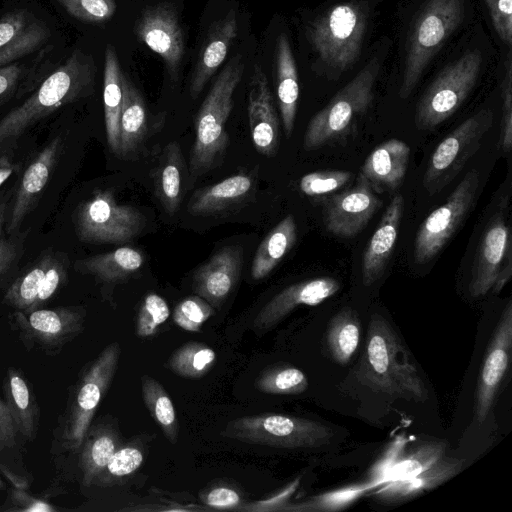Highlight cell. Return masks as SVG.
<instances>
[{
	"instance_id": "ba28073f",
	"label": "cell",
	"mask_w": 512,
	"mask_h": 512,
	"mask_svg": "<svg viewBox=\"0 0 512 512\" xmlns=\"http://www.w3.org/2000/svg\"><path fill=\"white\" fill-rule=\"evenodd\" d=\"M482 56L468 51L444 68L419 101L415 125L432 130L450 118L472 91L480 73Z\"/></svg>"
},
{
	"instance_id": "4316f807",
	"label": "cell",
	"mask_w": 512,
	"mask_h": 512,
	"mask_svg": "<svg viewBox=\"0 0 512 512\" xmlns=\"http://www.w3.org/2000/svg\"><path fill=\"white\" fill-rule=\"evenodd\" d=\"M277 98L284 132L289 138L294 130L299 84L295 60L288 38L280 34L276 44Z\"/></svg>"
},
{
	"instance_id": "7c38bea8",
	"label": "cell",
	"mask_w": 512,
	"mask_h": 512,
	"mask_svg": "<svg viewBox=\"0 0 512 512\" xmlns=\"http://www.w3.org/2000/svg\"><path fill=\"white\" fill-rule=\"evenodd\" d=\"M120 345H107L83 374L71 402L63 439L72 451H77L90 427L92 418L117 370Z\"/></svg>"
},
{
	"instance_id": "ac0fdd59",
	"label": "cell",
	"mask_w": 512,
	"mask_h": 512,
	"mask_svg": "<svg viewBox=\"0 0 512 512\" xmlns=\"http://www.w3.org/2000/svg\"><path fill=\"white\" fill-rule=\"evenodd\" d=\"M248 88L247 112L254 147L259 154L273 157L279 146V118L267 78L258 64Z\"/></svg>"
},
{
	"instance_id": "2e32d148",
	"label": "cell",
	"mask_w": 512,
	"mask_h": 512,
	"mask_svg": "<svg viewBox=\"0 0 512 512\" xmlns=\"http://www.w3.org/2000/svg\"><path fill=\"white\" fill-rule=\"evenodd\" d=\"M512 349V301L506 303L495 327L479 374L475 416L482 423L488 416L508 369Z\"/></svg>"
},
{
	"instance_id": "b9f144b4",
	"label": "cell",
	"mask_w": 512,
	"mask_h": 512,
	"mask_svg": "<svg viewBox=\"0 0 512 512\" xmlns=\"http://www.w3.org/2000/svg\"><path fill=\"white\" fill-rule=\"evenodd\" d=\"M7 406L18 432L32 438L34 433V408L26 381L15 370L9 371L7 383Z\"/></svg>"
},
{
	"instance_id": "d590c367",
	"label": "cell",
	"mask_w": 512,
	"mask_h": 512,
	"mask_svg": "<svg viewBox=\"0 0 512 512\" xmlns=\"http://www.w3.org/2000/svg\"><path fill=\"white\" fill-rule=\"evenodd\" d=\"M332 359L347 364L356 352L360 341V321L354 310L343 308L331 319L326 335Z\"/></svg>"
},
{
	"instance_id": "60d3db41",
	"label": "cell",
	"mask_w": 512,
	"mask_h": 512,
	"mask_svg": "<svg viewBox=\"0 0 512 512\" xmlns=\"http://www.w3.org/2000/svg\"><path fill=\"white\" fill-rule=\"evenodd\" d=\"M446 450L447 443L443 441L424 443L408 455L400 456L390 468L386 481L409 479L428 470L445 456Z\"/></svg>"
},
{
	"instance_id": "5bb4252c",
	"label": "cell",
	"mask_w": 512,
	"mask_h": 512,
	"mask_svg": "<svg viewBox=\"0 0 512 512\" xmlns=\"http://www.w3.org/2000/svg\"><path fill=\"white\" fill-rule=\"evenodd\" d=\"M135 32L148 48L164 61L173 80H177L184 55V37L176 10L161 2L146 7L135 25Z\"/></svg>"
},
{
	"instance_id": "6f0895ef",
	"label": "cell",
	"mask_w": 512,
	"mask_h": 512,
	"mask_svg": "<svg viewBox=\"0 0 512 512\" xmlns=\"http://www.w3.org/2000/svg\"><path fill=\"white\" fill-rule=\"evenodd\" d=\"M20 241L0 238V279L10 270L21 252Z\"/></svg>"
},
{
	"instance_id": "d4e9b609",
	"label": "cell",
	"mask_w": 512,
	"mask_h": 512,
	"mask_svg": "<svg viewBox=\"0 0 512 512\" xmlns=\"http://www.w3.org/2000/svg\"><path fill=\"white\" fill-rule=\"evenodd\" d=\"M238 34L235 10H230L223 18L211 26L203 44L190 84L192 98H197L210 78L225 60L230 46Z\"/></svg>"
},
{
	"instance_id": "c3c4849f",
	"label": "cell",
	"mask_w": 512,
	"mask_h": 512,
	"mask_svg": "<svg viewBox=\"0 0 512 512\" xmlns=\"http://www.w3.org/2000/svg\"><path fill=\"white\" fill-rule=\"evenodd\" d=\"M67 14L83 22L101 23L116 12L115 0H55Z\"/></svg>"
},
{
	"instance_id": "4dcf8cb0",
	"label": "cell",
	"mask_w": 512,
	"mask_h": 512,
	"mask_svg": "<svg viewBox=\"0 0 512 512\" xmlns=\"http://www.w3.org/2000/svg\"><path fill=\"white\" fill-rule=\"evenodd\" d=\"M297 239V226L293 215L283 218L258 246L251 266V276L260 280L268 276Z\"/></svg>"
},
{
	"instance_id": "e0dca14e",
	"label": "cell",
	"mask_w": 512,
	"mask_h": 512,
	"mask_svg": "<svg viewBox=\"0 0 512 512\" xmlns=\"http://www.w3.org/2000/svg\"><path fill=\"white\" fill-rule=\"evenodd\" d=\"M49 25L27 8L0 15V67L39 52L51 39Z\"/></svg>"
},
{
	"instance_id": "ab89813d",
	"label": "cell",
	"mask_w": 512,
	"mask_h": 512,
	"mask_svg": "<svg viewBox=\"0 0 512 512\" xmlns=\"http://www.w3.org/2000/svg\"><path fill=\"white\" fill-rule=\"evenodd\" d=\"M381 483L371 481L368 483L351 485L338 490L320 494L309 500L297 504H286L281 512H325L337 511L346 508L356 501L368 490L379 487Z\"/></svg>"
},
{
	"instance_id": "91938a15",
	"label": "cell",
	"mask_w": 512,
	"mask_h": 512,
	"mask_svg": "<svg viewBox=\"0 0 512 512\" xmlns=\"http://www.w3.org/2000/svg\"><path fill=\"white\" fill-rule=\"evenodd\" d=\"M6 209H7L6 198L1 197L0 198V238L2 237V230H3V225L5 222V216H6Z\"/></svg>"
},
{
	"instance_id": "9a60e30c",
	"label": "cell",
	"mask_w": 512,
	"mask_h": 512,
	"mask_svg": "<svg viewBox=\"0 0 512 512\" xmlns=\"http://www.w3.org/2000/svg\"><path fill=\"white\" fill-rule=\"evenodd\" d=\"M382 202L359 173L351 188L333 194L325 202L323 221L331 234L352 238L359 234L378 211Z\"/></svg>"
},
{
	"instance_id": "6da1fadb",
	"label": "cell",
	"mask_w": 512,
	"mask_h": 512,
	"mask_svg": "<svg viewBox=\"0 0 512 512\" xmlns=\"http://www.w3.org/2000/svg\"><path fill=\"white\" fill-rule=\"evenodd\" d=\"M96 66L92 56L75 50L33 93L0 120V156L36 122L60 107L93 93Z\"/></svg>"
},
{
	"instance_id": "bcb514c9",
	"label": "cell",
	"mask_w": 512,
	"mask_h": 512,
	"mask_svg": "<svg viewBox=\"0 0 512 512\" xmlns=\"http://www.w3.org/2000/svg\"><path fill=\"white\" fill-rule=\"evenodd\" d=\"M170 316L167 302L155 293L147 294L136 319V334L146 338L154 335Z\"/></svg>"
},
{
	"instance_id": "d6a6232c",
	"label": "cell",
	"mask_w": 512,
	"mask_h": 512,
	"mask_svg": "<svg viewBox=\"0 0 512 512\" xmlns=\"http://www.w3.org/2000/svg\"><path fill=\"white\" fill-rule=\"evenodd\" d=\"M120 446L118 434L113 429L108 427L88 429L80 447V468L84 485L89 486L94 483Z\"/></svg>"
},
{
	"instance_id": "f546056e",
	"label": "cell",
	"mask_w": 512,
	"mask_h": 512,
	"mask_svg": "<svg viewBox=\"0 0 512 512\" xmlns=\"http://www.w3.org/2000/svg\"><path fill=\"white\" fill-rule=\"evenodd\" d=\"M123 73L112 45L105 50L103 103L107 143L119 155V120L123 104Z\"/></svg>"
},
{
	"instance_id": "52a82bcc",
	"label": "cell",
	"mask_w": 512,
	"mask_h": 512,
	"mask_svg": "<svg viewBox=\"0 0 512 512\" xmlns=\"http://www.w3.org/2000/svg\"><path fill=\"white\" fill-rule=\"evenodd\" d=\"M462 20V0H428L412 29L407 48L401 98L410 96L426 66Z\"/></svg>"
},
{
	"instance_id": "680465c9",
	"label": "cell",
	"mask_w": 512,
	"mask_h": 512,
	"mask_svg": "<svg viewBox=\"0 0 512 512\" xmlns=\"http://www.w3.org/2000/svg\"><path fill=\"white\" fill-rule=\"evenodd\" d=\"M15 165L6 155L0 156V186L13 174Z\"/></svg>"
},
{
	"instance_id": "1f68e13d",
	"label": "cell",
	"mask_w": 512,
	"mask_h": 512,
	"mask_svg": "<svg viewBox=\"0 0 512 512\" xmlns=\"http://www.w3.org/2000/svg\"><path fill=\"white\" fill-rule=\"evenodd\" d=\"M144 262L140 251L131 247H120L78 261L77 268L95 275L105 282H117L130 277Z\"/></svg>"
},
{
	"instance_id": "836d02e7",
	"label": "cell",
	"mask_w": 512,
	"mask_h": 512,
	"mask_svg": "<svg viewBox=\"0 0 512 512\" xmlns=\"http://www.w3.org/2000/svg\"><path fill=\"white\" fill-rule=\"evenodd\" d=\"M48 53L40 52L30 60H18L0 67V107L13 96L34 91L45 76Z\"/></svg>"
},
{
	"instance_id": "9f6ffc18",
	"label": "cell",
	"mask_w": 512,
	"mask_h": 512,
	"mask_svg": "<svg viewBox=\"0 0 512 512\" xmlns=\"http://www.w3.org/2000/svg\"><path fill=\"white\" fill-rule=\"evenodd\" d=\"M17 432L8 406L0 399V451L15 445Z\"/></svg>"
},
{
	"instance_id": "7a4b0ae2",
	"label": "cell",
	"mask_w": 512,
	"mask_h": 512,
	"mask_svg": "<svg viewBox=\"0 0 512 512\" xmlns=\"http://www.w3.org/2000/svg\"><path fill=\"white\" fill-rule=\"evenodd\" d=\"M355 377L371 390L422 403L428 390L396 332L385 318L372 314L364 353Z\"/></svg>"
},
{
	"instance_id": "8fae6325",
	"label": "cell",
	"mask_w": 512,
	"mask_h": 512,
	"mask_svg": "<svg viewBox=\"0 0 512 512\" xmlns=\"http://www.w3.org/2000/svg\"><path fill=\"white\" fill-rule=\"evenodd\" d=\"M479 183L478 170L468 171L446 201L422 222L414 241L415 263L431 261L456 233L475 202Z\"/></svg>"
},
{
	"instance_id": "f1b7e54d",
	"label": "cell",
	"mask_w": 512,
	"mask_h": 512,
	"mask_svg": "<svg viewBox=\"0 0 512 512\" xmlns=\"http://www.w3.org/2000/svg\"><path fill=\"white\" fill-rule=\"evenodd\" d=\"M252 189L253 180L250 176H230L195 193L189 205V212L196 216L215 214L243 200Z\"/></svg>"
},
{
	"instance_id": "7bdbcfd3",
	"label": "cell",
	"mask_w": 512,
	"mask_h": 512,
	"mask_svg": "<svg viewBox=\"0 0 512 512\" xmlns=\"http://www.w3.org/2000/svg\"><path fill=\"white\" fill-rule=\"evenodd\" d=\"M258 390L274 395H296L308 387L306 375L298 368L281 365L264 371L256 380Z\"/></svg>"
},
{
	"instance_id": "db71d44e",
	"label": "cell",
	"mask_w": 512,
	"mask_h": 512,
	"mask_svg": "<svg viewBox=\"0 0 512 512\" xmlns=\"http://www.w3.org/2000/svg\"><path fill=\"white\" fill-rule=\"evenodd\" d=\"M205 505L221 510H237L242 504L240 494L226 486L212 488L204 497H202Z\"/></svg>"
},
{
	"instance_id": "d6986e66",
	"label": "cell",
	"mask_w": 512,
	"mask_h": 512,
	"mask_svg": "<svg viewBox=\"0 0 512 512\" xmlns=\"http://www.w3.org/2000/svg\"><path fill=\"white\" fill-rule=\"evenodd\" d=\"M340 282L332 277H318L292 284L271 298L253 321L256 331H265L279 323L300 305L316 306L332 297Z\"/></svg>"
},
{
	"instance_id": "603a6c76",
	"label": "cell",
	"mask_w": 512,
	"mask_h": 512,
	"mask_svg": "<svg viewBox=\"0 0 512 512\" xmlns=\"http://www.w3.org/2000/svg\"><path fill=\"white\" fill-rule=\"evenodd\" d=\"M404 211V199L395 195L385 209L362 259V282L371 286L385 271L393 253Z\"/></svg>"
},
{
	"instance_id": "f35d334b",
	"label": "cell",
	"mask_w": 512,
	"mask_h": 512,
	"mask_svg": "<svg viewBox=\"0 0 512 512\" xmlns=\"http://www.w3.org/2000/svg\"><path fill=\"white\" fill-rule=\"evenodd\" d=\"M52 256V252L43 253L24 274L11 284L4 295V302L18 311L28 313L36 300Z\"/></svg>"
},
{
	"instance_id": "e575fe53",
	"label": "cell",
	"mask_w": 512,
	"mask_h": 512,
	"mask_svg": "<svg viewBox=\"0 0 512 512\" xmlns=\"http://www.w3.org/2000/svg\"><path fill=\"white\" fill-rule=\"evenodd\" d=\"M183 156L179 144L169 142L163 149L155 176V190L164 210L173 215L181 202Z\"/></svg>"
},
{
	"instance_id": "8992f818",
	"label": "cell",
	"mask_w": 512,
	"mask_h": 512,
	"mask_svg": "<svg viewBox=\"0 0 512 512\" xmlns=\"http://www.w3.org/2000/svg\"><path fill=\"white\" fill-rule=\"evenodd\" d=\"M221 435L250 444L294 449L323 446L334 436V431L318 421L263 413L229 421Z\"/></svg>"
},
{
	"instance_id": "cb8c5ba5",
	"label": "cell",
	"mask_w": 512,
	"mask_h": 512,
	"mask_svg": "<svg viewBox=\"0 0 512 512\" xmlns=\"http://www.w3.org/2000/svg\"><path fill=\"white\" fill-rule=\"evenodd\" d=\"M410 159V147L392 138L377 147L366 157L360 174L376 192H392L401 186Z\"/></svg>"
},
{
	"instance_id": "ee69618b",
	"label": "cell",
	"mask_w": 512,
	"mask_h": 512,
	"mask_svg": "<svg viewBox=\"0 0 512 512\" xmlns=\"http://www.w3.org/2000/svg\"><path fill=\"white\" fill-rule=\"evenodd\" d=\"M144 452L137 444L121 445L94 483L112 484L134 474L143 464Z\"/></svg>"
},
{
	"instance_id": "30bf717a",
	"label": "cell",
	"mask_w": 512,
	"mask_h": 512,
	"mask_svg": "<svg viewBox=\"0 0 512 512\" xmlns=\"http://www.w3.org/2000/svg\"><path fill=\"white\" fill-rule=\"evenodd\" d=\"M492 124L491 110L481 109L463 121L437 145L423 177V186L428 194L440 192L456 178L479 150Z\"/></svg>"
},
{
	"instance_id": "7402d4cb",
	"label": "cell",
	"mask_w": 512,
	"mask_h": 512,
	"mask_svg": "<svg viewBox=\"0 0 512 512\" xmlns=\"http://www.w3.org/2000/svg\"><path fill=\"white\" fill-rule=\"evenodd\" d=\"M15 320L26 335L35 341L55 346L74 337L82 329L85 311L79 307L17 311Z\"/></svg>"
},
{
	"instance_id": "681fc988",
	"label": "cell",
	"mask_w": 512,
	"mask_h": 512,
	"mask_svg": "<svg viewBox=\"0 0 512 512\" xmlns=\"http://www.w3.org/2000/svg\"><path fill=\"white\" fill-rule=\"evenodd\" d=\"M500 124V147L504 152H509L512 146V62L510 52L505 63V73L502 81V115Z\"/></svg>"
},
{
	"instance_id": "4fadbf2b",
	"label": "cell",
	"mask_w": 512,
	"mask_h": 512,
	"mask_svg": "<svg viewBox=\"0 0 512 512\" xmlns=\"http://www.w3.org/2000/svg\"><path fill=\"white\" fill-rule=\"evenodd\" d=\"M504 211L493 215L480 240L469 283L472 297L499 293L511 278L512 236Z\"/></svg>"
},
{
	"instance_id": "ffe728a7",
	"label": "cell",
	"mask_w": 512,
	"mask_h": 512,
	"mask_svg": "<svg viewBox=\"0 0 512 512\" xmlns=\"http://www.w3.org/2000/svg\"><path fill=\"white\" fill-rule=\"evenodd\" d=\"M243 248L225 246L194 273L193 291L212 307H219L234 289L242 267Z\"/></svg>"
},
{
	"instance_id": "11a10c76",
	"label": "cell",
	"mask_w": 512,
	"mask_h": 512,
	"mask_svg": "<svg viewBox=\"0 0 512 512\" xmlns=\"http://www.w3.org/2000/svg\"><path fill=\"white\" fill-rule=\"evenodd\" d=\"M407 439L399 437L396 439L388 448L385 453V457H382L373 467L371 471V481L379 482L382 484L386 483V477L390 468L401 456L404 444Z\"/></svg>"
},
{
	"instance_id": "7dc6e473",
	"label": "cell",
	"mask_w": 512,
	"mask_h": 512,
	"mask_svg": "<svg viewBox=\"0 0 512 512\" xmlns=\"http://www.w3.org/2000/svg\"><path fill=\"white\" fill-rule=\"evenodd\" d=\"M214 314L212 307L200 296H190L180 301L173 311L174 322L189 332H198Z\"/></svg>"
},
{
	"instance_id": "f6af8a7d",
	"label": "cell",
	"mask_w": 512,
	"mask_h": 512,
	"mask_svg": "<svg viewBox=\"0 0 512 512\" xmlns=\"http://www.w3.org/2000/svg\"><path fill=\"white\" fill-rule=\"evenodd\" d=\"M346 170H320L304 175L299 182L300 190L307 196L320 197L340 190L352 179Z\"/></svg>"
},
{
	"instance_id": "74e56055",
	"label": "cell",
	"mask_w": 512,
	"mask_h": 512,
	"mask_svg": "<svg viewBox=\"0 0 512 512\" xmlns=\"http://www.w3.org/2000/svg\"><path fill=\"white\" fill-rule=\"evenodd\" d=\"M216 360L215 351L202 342L190 341L176 349L168 359V367L175 374L189 379L206 375Z\"/></svg>"
},
{
	"instance_id": "8d00e7d4",
	"label": "cell",
	"mask_w": 512,
	"mask_h": 512,
	"mask_svg": "<svg viewBox=\"0 0 512 512\" xmlns=\"http://www.w3.org/2000/svg\"><path fill=\"white\" fill-rule=\"evenodd\" d=\"M141 386L146 408L167 439L173 444L176 443L178 420L167 391L157 380L148 375L142 376Z\"/></svg>"
},
{
	"instance_id": "484cf974",
	"label": "cell",
	"mask_w": 512,
	"mask_h": 512,
	"mask_svg": "<svg viewBox=\"0 0 512 512\" xmlns=\"http://www.w3.org/2000/svg\"><path fill=\"white\" fill-rule=\"evenodd\" d=\"M464 461L444 456L428 470L409 479L393 480L379 486L377 497L385 502H399L418 496L454 477Z\"/></svg>"
},
{
	"instance_id": "f907efd6",
	"label": "cell",
	"mask_w": 512,
	"mask_h": 512,
	"mask_svg": "<svg viewBox=\"0 0 512 512\" xmlns=\"http://www.w3.org/2000/svg\"><path fill=\"white\" fill-rule=\"evenodd\" d=\"M67 276V267L64 261L53 254L50 264L42 279L38 295L29 312L39 309L47 302L64 283ZM28 312V313H29Z\"/></svg>"
},
{
	"instance_id": "44dd1931",
	"label": "cell",
	"mask_w": 512,
	"mask_h": 512,
	"mask_svg": "<svg viewBox=\"0 0 512 512\" xmlns=\"http://www.w3.org/2000/svg\"><path fill=\"white\" fill-rule=\"evenodd\" d=\"M61 147L62 141L59 137L52 139L26 168L11 209L7 226L9 234L19 229L24 218L36 206L59 158Z\"/></svg>"
},
{
	"instance_id": "f5cc1de1",
	"label": "cell",
	"mask_w": 512,
	"mask_h": 512,
	"mask_svg": "<svg viewBox=\"0 0 512 512\" xmlns=\"http://www.w3.org/2000/svg\"><path fill=\"white\" fill-rule=\"evenodd\" d=\"M299 485V478L295 479L293 482L289 483L282 490L278 491L276 494L272 495L269 498H265L262 500L254 501L251 503L241 504L237 511H246V512H273L280 511L286 504L293 493L296 491Z\"/></svg>"
},
{
	"instance_id": "83f0119b",
	"label": "cell",
	"mask_w": 512,
	"mask_h": 512,
	"mask_svg": "<svg viewBox=\"0 0 512 512\" xmlns=\"http://www.w3.org/2000/svg\"><path fill=\"white\" fill-rule=\"evenodd\" d=\"M123 104L119 120V155L133 154L147 130V113L144 100L134 84L123 74Z\"/></svg>"
},
{
	"instance_id": "3957f363",
	"label": "cell",
	"mask_w": 512,
	"mask_h": 512,
	"mask_svg": "<svg viewBox=\"0 0 512 512\" xmlns=\"http://www.w3.org/2000/svg\"><path fill=\"white\" fill-rule=\"evenodd\" d=\"M244 67L241 55L232 58L218 75L196 115L195 141L189 162L192 177L213 168L228 146L226 122Z\"/></svg>"
},
{
	"instance_id": "816d5d0a",
	"label": "cell",
	"mask_w": 512,
	"mask_h": 512,
	"mask_svg": "<svg viewBox=\"0 0 512 512\" xmlns=\"http://www.w3.org/2000/svg\"><path fill=\"white\" fill-rule=\"evenodd\" d=\"M494 28L508 47L512 43V0H485Z\"/></svg>"
},
{
	"instance_id": "9c48e42d",
	"label": "cell",
	"mask_w": 512,
	"mask_h": 512,
	"mask_svg": "<svg viewBox=\"0 0 512 512\" xmlns=\"http://www.w3.org/2000/svg\"><path fill=\"white\" fill-rule=\"evenodd\" d=\"M146 219L135 207L119 204L109 190H95L76 212V233L82 242L120 244L137 237Z\"/></svg>"
},
{
	"instance_id": "5b68a950",
	"label": "cell",
	"mask_w": 512,
	"mask_h": 512,
	"mask_svg": "<svg viewBox=\"0 0 512 512\" xmlns=\"http://www.w3.org/2000/svg\"><path fill=\"white\" fill-rule=\"evenodd\" d=\"M379 69L380 61L373 57L311 118L303 138L304 150L319 149L349 133L355 118L365 113L372 102Z\"/></svg>"
},
{
	"instance_id": "277c9868",
	"label": "cell",
	"mask_w": 512,
	"mask_h": 512,
	"mask_svg": "<svg viewBox=\"0 0 512 512\" xmlns=\"http://www.w3.org/2000/svg\"><path fill=\"white\" fill-rule=\"evenodd\" d=\"M366 26V8L355 1L337 3L311 23L309 41L333 76L338 77L358 59Z\"/></svg>"
}]
</instances>
